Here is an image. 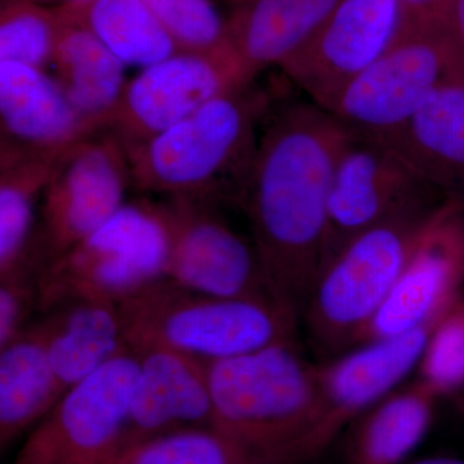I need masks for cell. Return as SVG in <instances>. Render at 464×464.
I'll return each mask as SVG.
<instances>
[{
  "mask_svg": "<svg viewBox=\"0 0 464 464\" xmlns=\"http://www.w3.org/2000/svg\"><path fill=\"white\" fill-rule=\"evenodd\" d=\"M351 132L314 102L271 114L237 204L248 217L268 292L301 320L324 262L335 161Z\"/></svg>",
  "mask_w": 464,
  "mask_h": 464,
  "instance_id": "1",
  "label": "cell"
},
{
  "mask_svg": "<svg viewBox=\"0 0 464 464\" xmlns=\"http://www.w3.org/2000/svg\"><path fill=\"white\" fill-rule=\"evenodd\" d=\"M215 427L268 464H307L320 422L316 365L279 342L256 353L207 362Z\"/></svg>",
  "mask_w": 464,
  "mask_h": 464,
  "instance_id": "2",
  "label": "cell"
},
{
  "mask_svg": "<svg viewBox=\"0 0 464 464\" xmlns=\"http://www.w3.org/2000/svg\"><path fill=\"white\" fill-rule=\"evenodd\" d=\"M267 99L252 85L210 101L139 145L127 146L132 186L164 198L239 201Z\"/></svg>",
  "mask_w": 464,
  "mask_h": 464,
  "instance_id": "3",
  "label": "cell"
},
{
  "mask_svg": "<svg viewBox=\"0 0 464 464\" xmlns=\"http://www.w3.org/2000/svg\"><path fill=\"white\" fill-rule=\"evenodd\" d=\"M445 201L431 197L402 208L357 234L326 261L301 316L322 355L332 359L362 343Z\"/></svg>",
  "mask_w": 464,
  "mask_h": 464,
  "instance_id": "4",
  "label": "cell"
},
{
  "mask_svg": "<svg viewBox=\"0 0 464 464\" xmlns=\"http://www.w3.org/2000/svg\"><path fill=\"white\" fill-rule=\"evenodd\" d=\"M128 346H161L201 362L295 340L297 323L268 298H226L164 277L119 304Z\"/></svg>",
  "mask_w": 464,
  "mask_h": 464,
  "instance_id": "5",
  "label": "cell"
},
{
  "mask_svg": "<svg viewBox=\"0 0 464 464\" xmlns=\"http://www.w3.org/2000/svg\"><path fill=\"white\" fill-rule=\"evenodd\" d=\"M168 257L169 240L158 203H124L102 227L42 271L38 314L69 298L121 304L167 277Z\"/></svg>",
  "mask_w": 464,
  "mask_h": 464,
  "instance_id": "6",
  "label": "cell"
},
{
  "mask_svg": "<svg viewBox=\"0 0 464 464\" xmlns=\"http://www.w3.org/2000/svg\"><path fill=\"white\" fill-rule=\"evenodd\" d=\"M456 82L462 76L444 24L413 21L396 44L324 110L353 134L384 143L401 132L440 88Z\"/></svg>",
  "mask_w": 464,
  "mask_h": 464,
  "instance_id": "7",
  "label": "cell"
},
{
  "mask_svg": "<svg viewBox=\"0 0 464 464\" xmlns=\"http://www.w3.org/2000/svg\"><path fill=\"white\" fill-rule=\"evenodd\" d=\"M132 186L123 143L114 134L88 137L57 161L39 206L29 267L36 277L102 227Z\"/></svg>",
  "mask_w": 464,
  "mask_h": 464,
  "instance_id": "8",
  "label": "cell"
},
{
  "mask_svg": "<svg viewBox=\"0 0 464 464\" xmlns=\"http://www.w3.org/2000/svg\"><path fill=\"white\" fill-rule=\"evenodd\" d=\"M140 373L139 355H121L67 391L9 464H101L114 453Z\"/></svg>",
  "mask_w": 464,
  "mask_h": 464,
  "instance_id": "9",
  "label": "cell"
},
{
  "mask_svg": "<svg viewBox=\"0 0 464 464\" xmlns=\"http://www.w3.org/2000/svg\"><path fill=\"white\" fill-rule=\"evenodd\" d=\"M235 51L173 56L145 67L127 82L105 132L127 146L169 130L210 101L253 85Z\"/></svg>",
  "mask_w": 464,
  "mask_h": 464,
  "instance_id": "10",
  "label": "cell"
},
{
  "mask_svg": "<svg viewBox=\"0 0 464 464\" xmlns=\"http://www.w3.org/2000/svg\"><path fill=\"white\" fill-rule=\"evenodd\" d=\"M218 204L190 197L159 201L169 240L168 279L216 297L273 299L253 240L228 225Z\"/></svg>",
  "mask_w": 464,
  "mask_h": 464,
  "instance_id": "11",
  "label": "cell"
},
{
  "mask_svg": "<svg viewBox=\"0 0 464 464\" xmlns=\"http://www.w3.org/2000/svg\"><path fill=\"white\" fill-rule=\"evenodd\" d=\"M413 20L400 0H340L301 51L280 70L326 109L396 44Z\"/></svg>",
  "mask_w": 464,
  "mask_h": 464,
  "instance_id": "12",
  "label": "cell"
},
{
  "mask_svg": "<svg viewBox=\"0 0 464 464\" xmlns=\"http://www.w3.org/2000/svg\"><path fill=\"white\" fill-rule=\"evenodd\" d=\"M431 197L441 195L393 150L351 134L333 170L323 266L360 232Z\"/></svg>",
  "mask_w": 464,
  "mask_h": 464,
  "instance_id": "13",
  "label": "cell"
},
{
  "mask_svg": "<svg viewBox=\"0 0 464 464\" xmlns=\"http://www.w3.org/2000/svg\"><path fill=\"white\" fill-rule=\"evenodd\" d=\"M442 315L395 337L365 342L316 365L320 422L313 440L319 457L342 430L395 389L418 368Z\"/></svg>",
  "mask_w": 464,
  "mask_h": 464,
  "instance_id": "14",
  "label": "cell"
},
{
  "mask_svg": "<svg viewBox=\"0 0 464 464\" xmlns=\"http://www.w3.org/2000/svg\"><path fill=\"white\" fill-rule=\"evenodd\" d=\"M463 285L464 207L447 200L427 226L362 343L395 337L442 315L462 295Z\"/></svg>",
  "mask_w": 464,
  "mask_h": 464,
  "instance_id": "15",
  "label": "cell"
},
{
  "mask_svg": "<svg viewBox=\"0 0 464 464\" xmlns=\"http://www.w3.org/2000/svg\"><path fill=\"white\" fill-rule=\"evenodd\" d=\"M133 350L139 378L111 457L168 433L215 427L206 362L161 346Z\"/></svg>",
  "mask_w": 464,
  "mask_h": 464,
  "instance_id": "16",
  "label": "cell"
},
{
  "mask_svg": "<svg viewBox=\"0 0 464 464\" xmlns=\"http://www.w3.org/2000/svg\"><path fill=\"white\" fill-rule=\"evenodd\" d=\"M0 150L27 154H60L97 134L56 79L44 70L5 61H0Z\"/></svg>",
  "mask_w": 464,
  "mask_h": 464,
  "instance_id": "17",
  "label": "cell"
},
{
  "mask_svg": "<svg viewBox=\"0 0 464 464\" xmlns=\"http://www.w3.org/2000/svg\"><path fill=\"white\" fill-rule=\"evenodd\" d=\"M39 315L35 322L65 393L130 348L118 302L69 298Z\"/></svg>",
  "mask_w": 464,
  "mask_h": 464,
  "instance_id": "18",
  "label": "cell"
},
{
  "mask_svg": "<svg viewBox=\"0 0 464 464\" xmlns=\"http://www.w3.org/2000/svg\"><path fill=\"white\" fill-rule=\"evenodd\" d=\"M447 200L464 207V83L440 88L401 132L382 143Z\"/></svg>",
  "mask_w": 464,
  "mask_h": 464,
  "instance_id": "19",
  "label": "cell"
},
{
  "mask_svg": "<svg viewBox=\"0 0 464 464\" xmlns=\"http://www.w3.org/2000/svg\"><path fill=\"white\" fill-rule=\"evenodd\" d=\"M340 0H232L227 26L235 53L253 76L282 67L306 45Z\"/></svg>",
  "mask_w": 464,
  "mask_h": 464,
  "instance_id": "20",
  "label": "cell"
},
{
  "mask_svg": "<svg viewBox=\"0 0 464 464\" xmlns=\"http://www.w3.org/2000/svg\"><path fill=\"white\" fill-rule=\"evenodd\" d=\"M58 33L51 65L76 112L94 133L105 132L125 88V65L78 21L56 7Z\"/></svg>",
  "mask_w": 464,
  "mask_h": 464,
  "instance_id": "21",
  "label": "cell"
},
{
  "mask_svg": "<svg viewBox=\"0 0 464 464\" xmlns=\"http://www.w3.org/2000/svg\"><path fill=\"white\" fill-rule=\"evenodd\" d=\"M65 395L43 342L32 322L0 348V448L11 447L32 431Z\"/></svg>",
  "mask_w": 464,
  "mask_h": 464,
  "instance_id": "22",
  "label": "cell"
},
{
  "mask_svg": "<svg viewBox=\"0 0 464 464\" xmlns=\"http://www.w3.org/2000/svg\"><path fill=\"white\" fill-rule=\"evenodd\" d=\"M438 396L422 382L391 393L360 415L346 447V464H401L431 427Z\"/></svg>",
  "mask_w": 464,
  "mask_h": 464,
  "instance_id": "23",
  "label": "cell"
},
{
  "mask_svg": "<svg viewBox=\"0 0 464 464\" xmlns=\"http://www.w3.org/2000/svg\"><path fill=\"white\" fill-rule=\"evenodd\" d=\"M65 152L27 154L0 150V280L34 275L29 253L38 222L36 208Z\"/></svg>",
  "mask_w": 464,
  "mask_h": 464,
  "instance_id": "24",
  "label": "cell"
},
{
  "mask_svg": "<svg viewBox=\"0 0 464 464\" xmlns=\"http://www.w3.org/2000/svg\"><path fill=\"white\" fill-rule=\"evenodd\" d=\"M57 8L90 29L125 66L145 69L179 52L145 0H83Z\"/></svg>",
  "mask_w": 464,
  "mask_h": 464,
  "instance_id": "25",
  "label": "cell"
},
{
  "mask_svg": "<svg viewBox=\"0 0 464 464\" xmlns=\"http://www.w3.org/2000/svg\"><path fill=\"white\" fill-rule=\"evenodd\" d=\"M101 464H268L216 427L149 440Z\"/></svg>",
  "mask_w": 464,
  "mask_h": 464,
  "instance_id": "26",
  "label": "cell"
},
{
  "mask_svg": "<svg viewBox=\"0 0 464 464\" xmlns=\"http://www.w3.org/2000/svg\"><path fill=\"white\" fill-rule=\"evenodd\" d=\"M57 33L56 8L33 2H2L0 61L45 70L53 58Z\"/></svg>",
  "mask_w": 464,
  "mask_h": 464,
  "instance_id": "27",
  "label": "cell"
},
{
  "mask_svg": "<svg viewBox=\"0 0 464 464\" xmlns=\"http://www.w3.org/2000/svg\"><path fill=\"white\" fill-rule=\"evenodd\" d=\"M179 52L221 53L234 51L227 18L213 0H145Z\"/></svg>",
  "mask_w": 464,
  "mask_h": 464,
  "instance_id": "28",
  "label": "cell"
},
{
  "mask_svg": "<svg viewBox=\"0 0 464 464\" xmlns=\"http://www.w3.org/2000/svg\"><path fill=\"white\" fill-rule=\"evenodd\" d=\"M418 371V381L439 399L464 390L463 293L433 329Z\"/></svg>",
  "mask_w": 464,
  "mask_h": 464,
  "instance_id": "29",
  "label": "cell"
},
{
  "mask_svg": "<svg viewBox=\"0 0 464 464\" xmlns=\"http://www.w3.org/2000/svg\"><path fill=\"white\" fill-rule=\"evenodd\" d=\"M38 313V285L33 275L0 280V348L16 338Z\"/></svg>",
  "mask_w": 464,
  "mask_h": 464,
  "instance_id": "30",
  "label": "cell"
},
{
  "mask_svg": "<svg viewBox=\"0 0 464 464\" xmlns=\"http://www.w3.org/2000/svg\"><path fill=\"white\" fill-rule=\"evenodd\" d=\"M449 41L456 54L458 67L464 83V0H453L449 7L444 21Z\"/></svg>",
  "mask_w": 464,
  "mask_h": 464,
  "instance_id": "31",
  "label": "cell"
},
{
  "mask_svg": "<svg viewBox=\"0 0 464 464\" xmlns=\"http://www.w3.org/2000/svg\"><path fill=\"white\" fill-rule=\"evenodd\" d=\"M415 23H442L453 0H400Z\"/></svg>",
  "mask_w": 464,
  "mask_h": 464,
  "instance_id": "32",
  "label": "cell"
},
{
  "mask_svg": "<svg viewBox=\"0 0 464 464\" xmlns=\"http://www.w3.org/2000/svg\"><path fill=\"white\" fill-rule=\"evenodd\" d=\"M411 464H464V460L456 459V458H426V459L417 460Z\"/></svg>",
  "mask_w": 464,
  "mask_h": 464,
  "instance_id": "33",
  "label": "cell"
},
{
  "mask_svg": "<svg viewBox=\"0 0 464 464\" xmlns=\"http://www.w3.org/2000/svg\"><path fill=\"white\" fill-rule=\"evenodd\" d=\"M2 2H33V3H41V2H45V0H2Z\"/></svg>",
  "mask_w": 464,
  "mask_h": 464,
  "instance_id": "34",
  "label": "cell"
},
{
  "mask_svg": "<svg viewBox=\"0 0 464 464\" xmlns=\"http://www.w3.org/2000/svg\"><path fill=\"white\" fill-rule=\"evenodd\" d=\"M61 3L83 2V0H60Z\"/></svg>",
  "mask_w": 464,
  "mask_h": 464,
  "instance_id": "35",
  "label": "cell"
},
{
  "mask_svg": "<svg viewBox=\"0 0 464 464\" xmlns=\"http://www.w3.org/2000/svg\"><path fill=\"white\" fill-rule=\"evenodd\" d=\"M463 409H464V406H463Z\"/></svg>",
  "mask_w": 464,
  "mask_h": 464,
  "instance_id": "36",
  "label": "cell"
}]
</instances>
